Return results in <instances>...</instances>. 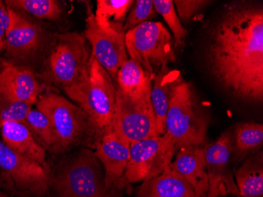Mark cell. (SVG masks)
Instances as JSON below:
<instances>
[{
    "instance_id": "1",
    "label": "cell",
    "mask_w": 263,
    "mask_h": 197,
    "mask_svg": "<svg viewBox=\"0 0 263 197\" xmlns=\"http://www.w3.org/2000/svg\"><path fill=\"white\" fill-rule=\"evenodd\" d=\"M208 48L210 71L226 89L245 101H262V7L248 2L226 6Z\"/></svg>"
},
{
    "instance_id": "2",
    "label": "cell",
    "mask_w": 263,
    "mask_h": 197,
    "mask_svg": "<svg viewBox=\"0 0 263 197\" xmlns=\"http://www.w3.org/2000/svg\"><path fill=\"white\" fill-rule=\"evenodd\" d=\"M91 50L78 32L54 33L42 59L38 79L50 88L63 89L73 100L88 75Z\"/></svg>"
},
{
    "instance_id": "3",
    "label": "cell",
    "mask_w": 263,
    "mask_h": 197,
    "mask_svg": "<svg viewBox=\"0 0 263 197\" xmlns=\"http://www.w3.org/2000/svg\"><path fill=\"white\" fill-rule=\"evenodd\" d=\"M34 105L48 117L52 126L51 154L64 155L78 147L93 149L101 130L78 105L53 91L43 93Z\"/></svg>"
},
{
    "instance_id": "4",
    "label": "cell",
    "mask_w": 263,
    "mask_h": 197,
    "mask_svg": "<svg viewBox=\"0 0 263 197\" xmlns=\"http://www.w3.org/2000/svg\"><path fill=\"white\" fill-rule=\"evenodd\" d=\"M50 186L58 197H120L106 186L104 170L90 149L68 155L51 172Z\"/></svg>"
},
{
    "instance_id": "5",
    "label": "cell",
    "mask_w": 263,
    "mask_h": 197,
    "mask_svg": "<svg viewBox=\"0 0 263 197\" xmlns=\"http://www.w3.org/2000/svg\"><path fill=\"white\" fill-rule=\"evenodd\" d=\"M208 121L193 96L190 84L181 81L176 87L165 121V134L177 151L189 146H202L206 140Z\"/></svg>"
},
{
    "instance_id": "6",
    "label": "cell",
    "mask_w": 263,
    "mask_h": 197,
    "mask_svg": "<svg viewBox=\"0 0 263 197\" xmlns=\"http://www.w3.org/2000/svg\"><path fill=\"white\" fill-rule=\"evenodd\" d=\"M8 11L5 59L14 64L34 69L32 65L42 60L54 34L25 12L9 8Z\"/></svg>"
},
{
    "instance_id": "7",
    "label": "cell",
    "mask_w": 263,
    "mask_h": 197,
    "mask_svg": "<svg viewBox=\"0 0 263 197\" xmlns=\"http://www.w3.org/2000/svg\"><path fill=\"white\" fill-rule=\"evenodd\" d=\"M125 47L130 59L154 78L176 57L173 37L161 22H147L125 32Z\"/></svg>"
},
{
    "instance_id": "8",
    "label": "cell",
    "mask_w": 263,
    "mask_h": 197,
    "mask_svg": "<svg viewBox=\"0 0 263 197\" xmlns=\"http://www.w3.org/2000/svg\"><path fill=\"white\" fill-rule=\"evenodd\" d=\"M51 173L17 153L0 140V186L12 195L44 197L50 187Z\"/></svg>"
},
{
    "instance_id": "9",
    "label": "cell",
    "mask_w": 263,
    "mask_h": 197,
    "mask_svg": "<svg viewBox=\"0 0 263 197\" xmlns=\"http://www.w3.org/2000/svg\"><path fill=\"white\" fill-rule=\"evenodd\" d=\"M116 84L107 71L91 55L88 75L73 101L101 131L110 127L116 106Z\"/></svg>"
},
{
    "instance_id": "10",
    "label": "cell",
    "mask_w": 263,
    "mask_h": 197,
    "mask_svg": "<svg viewBox=\"0 0 263 197\" xmlns=\"http://www.w3.org/2000/svg\"><path fill=\"white\" fill-rule=\"evenodd\" d=\"M116 89V106L109 130L129 145L160 136L151 95L132 97Z\"/></svg>"
},
{
    "instance_id": "11",
    "label": "cell",
    "mask_w": 263,
    "mask_h": 197,
    "mask_svg": "<svg viewBox=\"0 0 263 197\" xmlns=\"http://www.w3.org/2000/svg\"><path fill=\"white\" fill-rule=\"evenodd\" d=\"M176 152L172 140L165 133L131 144L125 170L127 182H143L160 175L170 167Z\"/></svg>"
},
{
    "instance_id": "12",
    "label": "cell",
    "mask_w": 263,
    "mask_h": 197,
    "mask_svg": "<svg viewBox=\"0 0 263 197\" xmlns=\"http://www.w3.org/2000/svg\"><path fill=\"white\" fill-rule=\"evenodd\" d=\"M204 155L208 176L206 197H224L230 194L240 197L234 174L230 168L233 156L231 132L226 130L216 141L205 147Z\"/></svg>"
},
{
    "instance_id": "13",
    "label": "cell",
    "mask_w": 263,
    "mask_h": 197,
    "mask_svg": "<svg viewBox=\"0 0 263 197\" xmlns=\"http://www.w3.org/2000/svg\"><path fill=\"white\" fill-rule=\"evenodd\" d=\"M86 27L83 35L91 46V55L116 81L120 68L128 60L125 34L106 32L99 27L89 3H86Z\"/></svg>"
},
{
    "instance_id": "14",
    "label": "cell",
    "mask_w": 263,
    "mask_h": 197,
    "mask_svg": "<svg viewBox=\"0 0 263 197\" xmlns=\"http://www.w3.org/2000/svg\"><path fill=\"white\" fill-rule=\"evenodd\" d=\"M94 155L104 170L106 187L122 192L129 185L125 170L129 159L130 145L107 129L101 131L95 141Z\"/></svg>"
},
{
    "instance_id": "15",
    "label": "cell",
    "mask_w": 263,
    "mask_h": 197,
    "mask_svg": "<svg viewBox=\"0 0 263 197\" xmlns=\"http://www.w3.org/2000/svg\"><path fill=\"white\" fill-rule=\"evenodd\" d=\"M50 89L39 81L35 69L0 57V91L9 97L34 105L41 95Z\"/></svg>"
},
{
    "instance_id": "16",
    "label": "cell",
    "mask_w": 263,
    "mask_h": 197,
    "mask_svg": "<svg viewBox=\"0 0 263 197\" xmlns=\"http://www.w3.org/2000/svg\"><path fill=\"white\" fill-rule=\"evenodd\" d=\"M171 168L194 189L197 197H206L208 176L202 146L184 147L177 151Z\"/></svg>"
},
{
    "instance_id": "17",
    "label": "cell",
    "mask_w": 263,
    "mask_h": 197,
    "mask_svg": "<svg viewBox=\"0 0 263 197\" xmlns=\"http://www.w3.org/2000/svg\"><path fill=\"white\" fill-rule=\"evenodd\" d=\"M1 140L10 149L37 163L47 171L51 169L46 158L45 149L36 141L27 126L17 121H12L3 126Z\"/></svg>"
},
{
    "instance_id": "18",
    "label": "cell",
    "mask_w": 263,
    "mask_h": 197,
    "mask_svg": "<svg viewBox=\"0 0 263 197\" xmlns=\"http://www.w3.org/2000/svg\"><path fill=\"white\" fill-rule=\"evenodd\" d=\"M181 72L165 65L152 79L151 100L155 112L158 132L160 136L165 134V121L170 103L176 87L182 81Z\"/></svg>"
},
{
    "instance_id": "19",
    "label": "cell",
    "mask_w": 263,
    "mask_h": 197,
    "mask_svg": "<svg viewBox=\"0 0 263 197\" xmlns=\"http://www.w3.org/2000/svg\"><path fill=\"white\" fill-rule=\"evenodd\" d=\"M137 197H197L194 189L171 167L160 175L143 182Z\"/></svg>"
},
{
    "instance_id": "20",
    "label": "cell",
    "mask_w": 263,
    "mask_h": 197,
    "mask_svg": "<svg viewBox=\"0 0 263 197\" xmlns=\"http://www.w3.org/2000/svg\"><path fill=\"white\" fill-rule=\"evenodd\" d=\"M240 197H263V155L258 152L245 160L234 173Z\"/></svg>"
},
{
    "instance_id": "21",
    "label": "cell",
    "mask_w": 263,
    "mask_h": 197,
    "mask_svg": "<svg viewBox=\"0 0 263 197\" xmlns=\"http://www.w3.org/2000/svg\"><path fill=\"white\" fill-rule=\"evenodd\" d=\"M152 78L134 59H128L120 68L117 75V88L124 94L132 97L151 95Z\"/></svg>"
},
{
    "instance_id": "22",
    "label": "cell",
    "mask_w": 263,
    "mask_h": 197,
    "mask_svg": "<svg viewBox=\"0 0 263 197\" xmlns=\"http://www.w3.org/2000/svg\"><path fill=\"white\" fill-rule=\"evenodd\" d=\"M134 3L133 0H98L95 21L106 32L125 34L124 24Z\"/></svg>"
},
{
    "instance_id": "23",
    "label": "cell",
    "mask_w": 263,
    "mask_h": 197,
    "mask_svg": "<svg viewBox=\"0 0 263 197\" xmlns=\"http://www.w3.org/2000/svg\"><path fill=\"white\" fill-rule=\"evenodd\" d=\"M233 154L240 160L257 153L263 144V126L255 122L242 123L235 129Z\"/></svg>"
},
{
    "instance_id": "24",
    "label": "cell",
    "mask_w": 263,
    "mask_h": 197,
    "mask_svg": "<svg viewBox=\"0 0 263 197\" xmlns=\"http://www.w3.org/2000/svg\"><path fill=\"white\" fill-rule=\"evenodd\" d=\"M9 9L25 12L34 19L57 22L63 15L61 4L56 0H6Z\"/></svg>"
},
{
    "instance_id": "25",
    "label": "cell",
    "mask_w": 263,
    "mask_h": 197,
    "mask_svg": "<svg viewBox=\"0 0 263 197\" xmlns=\"http://www.w3.org/2000/svg\"><path fill=\"white\" fill-rule=\"evenodd\" d=\"M26 124L36 141L46 151L51 152L54 145V133L48 117L37 108H32L26 117Z\"/></svg>"
},
{
    "instance_id": "26",
    "label": "cell",
    "mask_w": 263,
    "mask_h": 197,
    "mask_svg": "<svg viewBox=\"0 0 263 197\" xmlns=\"http://www.w3.org/2000/svg\"><path fill=\"white\" fill-rule=\"evenodd\" d=\"M154 7L158 14L162 16L174 35L176 46H182L187 35V31L183 27L171 0H153Z\"/></svg>"
},
{
    "instance_id": "27",
    "label": "cell",
    "mask_w": 263,
    "mask_h": 197,
    "mask_svg": "<svg viewBox=\"0 0 263 197\" xmlns=\"http://www.w3.org/2000/svg\"><path fill=\"white\" fill-rule=\"evenodd\" d=\"M33 105L17 101L0 91V129L12 121L26 124V117Z\"/></svg>"
},
{
    "instance_id": "28",
    "label": "cell",
    "mask_w": 263,
    "mask_h": 197,
    "mask_svg": "<svg viewBox=\"0 0 263 197\" xmlns=\"http://www.w3.org/2000/svg\"><path fill=\"white\" fill-rule=\"evenodd\" d=\"M156 13L152 0H137L130 8L124 24V31L127 32L144 22H151Z\"/></svg>"
},
{
    "instance_id": "29",
    "label": "cell",
    "mask_w": 263,
    "mask_h": 197,
    "mask_svg": "<svg viewBox=\"0 0 263 197\" xmlns=\"http://www.w3.org/2000/svg\"><path fill=\"white\" fill-rule=\"evenodd\" d=\"M205 0H176L174 4L177 7V15L184 22L194 19L210 4Z\"/></svg>"
},
{
    "instance_id": "30",
    "label": "cell",
    "mask_w": 263,
    "mask_h": 197,
    "mask_svg": "<svg viewBox=\"0 0 263 197\" xmlns=\"http://www.w3.org/2000/svg\"><path fill=\"white\" fill-rule=\"evenodd\" d=\"M9 25V11L5 2L0 0V37L5 38Z\"/></svg>"
},
{
    "instance_id": "31",
    "label": "cell",
    "mask_w": 263,
    "mask_h": 197,
    "mask_svg": "<svg viewBox=\"0 0 263 197\" xmlns=\"http://www.w3.org/2000/svg\"><path fill=\"white\" fill-rule=\"evenodd\" d=\"M0 197H9L8 195H7V194L4 193V192H0Z\"/></svg>"
},
{
    "instance_id": "32",
    "label": "cell",
    "mask_w": 263,
    "mask_h": 197,
    "mask_svg": "<svg viewBox=\"0 0 263 197\" xmlns=\"http://www.w3.org/2000/svg\"><path fill=\"white\" fill-rule=\"evenodd\" d=\"M219 197H223V196H219Z\"/></svg>"
}]
</instances>
